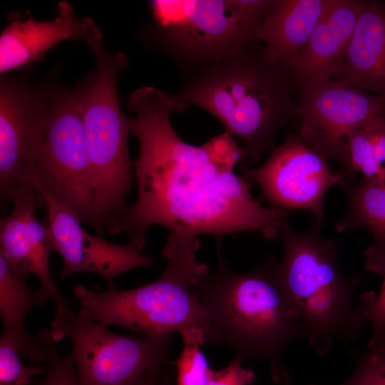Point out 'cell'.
<instances>
[{
    "label": "cell",
    "mask_w": 385,
    "mask_h": 385,
    "mask_svg": "<svg viewBox=\"0 0 385 385\" xmlns=\"http://www.w3.org/2000/svg\"><path fill=\"white\" fill-rule=\"evenodd\" d=\"M128 105L136 114L128 123L140 146L133 162L137 200L119 228L129 245L141 251L154 225L173 232L210 234L217 244L224 235L240 232L279 237L289 211L264 207L252 197L247 179L234 171L245 152L227 132L201 146L185 143L170 115L188 106L153 86L136 89Z\"/></svg>",
    "instance_id": "6da1fadb"
},
{
    "label": "cell",
    "mask_w": 385,
    "mask_h": 385,
    "mask_svg": "<svg viewBox=\"0 0 385 385\" xmlns=\"http://www.w3.org/2000/svg\"><path fill=\"white\" fill-rule=\"evenodd\" d=\"M277 261L268 258L253 270L231 272L219 254L215 270L191 286L207 318V344L223 346L238 356L267 361L272 381L291 385L282 361L284 350L308 333L277 276Z\"/></svg>",
    "instance_id": "7a4b0ae2"
},
{
    "label": "cell",
    "mask_w": 385,
    "mask_h": 385,
    "mask_svg": "<svg viewBox=\"0 0 385 385\" xmlns=\"http://www.w3.org/2000/svg\"><path fill=\"white\" fill-rule=\"evenodd\" d=\"M292 72L270 61L262 48L251 46L231 58L205 66L180 92L178 102L198 106L217 118L256 162L272 149L278 130L298 124L292 99Z\"/></svg>",
    "instance_id": "3957f363"
},
{
    "label": "cell",
    "mask_w": 385,
    "mask_h": 385,
    "mask_svg": "<svg viewBox=\"0 0 385 385\" xmlns=\"http://www.w3.org/2000/svg\"><path fill=\"white\" fill-rule=\"evenodd\" d=\"M200 246L197 235L170 232L162 250L168 262L160 277L126 290L114 286L96 292L77 284L78 312L108 328L123 327L144 337L201 328L207 342L205 311L191 289L210 271L197 260Z\"/></svg>",
    "instance_id": "277c9868"
},
{
    "label": "cell",
    "mask_w": 385,
    "mask_h": 385,
    "mask_svg": "<svg viewBox=\"0 0 385 385\" xmlns=\"http://www.w3.org/2000/svg\"><path fill=\"white\" fill-rule=\"evenodd\" d=\"M320 228L316 221L297 232L287 222L279 235L284 255L277 261L276 272L307 330V342L317 354H324L334 338L352 341L359 336L364 322L353 308L352 298L363 275L343 274L337 245L324 237Z\"/></svg>",
    "instance_id": "5b68a950"
},
{
    "label": "cell",
    "mask_w": 385,
    "mask_h": 385,
    "mask_svg": "<svg viewBox=\"0 0 385 385\" xmlns=\"http://www.w3.org/2000/svg\"><path fill=\"white\" fill-rule=\"evenodd\" d=\"M96 61V71L83 79L82 111L84 133L95 188L96 234L120 232L129 205L133 162L128 139L129 117L121 111L118 95L119 73L128 66L126 56L111 53L101 31L86 40Z\"/></svg>",
    "instance_id": "8992f818"
},
{
    "label": "cell",
    "mask_w": 385,
    "mask_h": 385,
    "mask_svg": "<svg viewBox=\"0 0 385 385\" xmlns=\"http://www.w3.org/2000/svg\"><path fill=\"white\" fill-rule=\"evenodd\" d=\"M83 91V80L72 88L48 91L46 131L34 181L39 192L70 208L94 229L96 194L84 133Z\"/></svg>",
    "instance_id": "52a82bcc"
},
{
    "label": "cell",
    "mask_w": 385,
    "mask_h": 385,
    "mask_svg": "<svg viewBox=\"0 0 385 385\" xmlns=\"http://www.w3.org/2000/svg\"><path fill=\"white\" fill-rule=\"evenodd\" d=\"M50 332L54 342L71 341L80 385H135L167 361L172 336L116 334L67 305L56 307Z\"/></svg>",
    "instance_id": "ba28073f"
},
{
    "label": "cell",
    "mask_w": 385,
    "mask_h": 385,
    "mask_svg": "<svg viewBox=\"0 0 385 385\" xmlns=\"http://www.w3.org/2000/svg\"><path fill=\"white\" fill-rule=\"evenodd\" d=\"M153 16L175 53L211 66L250 48L263 23L236 0H155Z\"/></svg>",
    "instance_id": "9c48e42d"
},
{
    "label": "cell",
    "mask_w": 385,
    "mask_h": 385,
    "mask_svg": "<svg viewBox=\"0 0 385 385\" xmlns=\"http://www.w3.org/2000/svg\"><path fill=\"white\" fill-rule=\"evenodd\" d=\"M48 93L19 78L0 83V196L1 205L38 192L34 170L43 145Z\"/></svg>",
    "instance_id": "30bf717a"
},
{
    "label": "cell",
    "mask_w": 385,
    "mask_h": 385,
    "mask_svg": "<svg viewBox=\"0 0 385 385\" xmlns=\"http://www.w3.org/2000/svg\"><path fill=\"white\" fill-rule=\"evenodd\" d=\"M297 135L326 160L347 167L346 139L354 130L385 117V98L336 80H297Z\"/></svg>",
    "instance_id": "8fae6325"
},
{
    "label": "cell",
    "mask_w": 385,
    "mask_h": 385,
    "mask_svg": "<svg viewBox=\"0 0 385 385\" xmlns=\"http://www.w3.org/2000/svg\"><path fill=\"white\" fill-rule=\"evenodd\" d=\"M242 171L247 180L258 185L262 199L272 207L309 210L319 222L324 216L326 194L344 180L297 134L287 135L261 165Z\"/></svg>",
    "instance_id": "7c38bea8"
},
{
    "label": "cell",
    "mask_w": 385,
    "mask_h": 385,
    "mask_svg": "<svg viewBox=\"0 0 385 385\" xmlns=\"http://www.w3.org/2000/svg\"><path fill=\"white\" fill-rule=\"evenodd\" d=\"M44 218L52 252L63 260L61 278L79 272H92L101 276L108 287H114L119 274L137 267H147L151 257L128 243L118 245L103 236L88 233L81 225L77 215L68 207L40 192Z\"/></svg>",
    "instance_id": "4fadbf2b"
},
{
    "label": "cell",
    "mask_w": 385,
    "mask_h": 385,
    "mask_svg": "<svg viewBox=\"0 0 385 385\" xmlns=\"http://www.w3.org/2000/svg\"><path fill=\"white\" fill-rule=\"evenodd\" d=\"M13 203L9 215L0 221V256L26 275L36 276L40 287L56 307L66 305L68 300L57 288L50 270L52 249L47 226L36 215L43 207L40 192L17 197Z\"/></svg>",
    "instance_id": "5bb4252c"
},
{
    "label": "cell",
    "mask_w": 385,
    "mask_h": 385,
    "mask_svg": "<svg viewBox=\"0 0 385 385\" xmlns=\"http://www.w3.org/2000/svg\"><path fill=\"white\" fill-rule=\"evenodd\" d=\"M99 29L90 17H78L67 1L58 4L57 16L48 21L14 19L0 36V73L29 66L65 40L85 41Z\"/></svg>",
    "instance_id": "9a60e30c"
},
{
    "label": "cell",
    "mask_w": 385,
    "mask_h": 385,
    "mask_svg": "<svg viewBox=\"0 0 385 385\" xmlns=\"http://www.w3.org/2000/svg\"><path fill=\"white\" fill-rule=\"evenodd\" d=\"M361 4L358 0H331L290 68L295 81L336 80L342 69Z\"/></svg>",
    "instance_id": "2e32d148"
},
{
    "label": "cell",
    "mask_w": 385,
    "mask_h": 385,
    "mask_svg": "<svg viewBox=\"0 0 385 385\" xmlns=\"http://www.w3.org/2000/svg\"><path fill=\"white\" fill-rule=\"evenodd\" d=\"M336 81L385 98V3L362 1Z\"/></svg>",
    "instance_id": "e0dca14e"
},
{
    "label": "cell",
    "mask_w": 385,
    "mask_h": 385,
    "mask_svg": "<svg viewBox=\"0 0 385 385\" xmlns=\"http://www.w3.org/2000/svg\"><path fill=\"white\" fill-rule=\"evenodd\" d=\"M27 276L0 256L1 334L15 345L21 358L38 364L45 361L54 342L50 329H43L36 336L30 334L25 328V320L34 308L42 307L49 298L41 287L31 292L26 282Z\"/></svg>",
    "instance_id": "ac0fdd59"
},
{
    "label": "cell",
    "mask_w": 385,
    "mask_h": 385,
    "mask_svg": "<svg viewBox=\"0 0 385 385\" xmlns=\"http://www.w3.org/2000/svg\"><path fill=\"white\" fill-rule=\"evenodd\" d=\"M330 2L279 0L266 16L258 34V40L264 43L265 56L290 70Z\"/></svg>",
    "instance_id": "d6986e66"
},
{
    "label": "cell",
    "mask_w": 385,
    "mask_h": 385,
    "mask_svg": "<svg viewBox=\"0 0 385 385\" xmlns=\"http://www.w3.org/2000/svg\"><path fill=\"white\" fill-rule=\"evenodd\" d=\"M339 185L346 195L348 209L337 222L336 230L344 232L366 227L373 242L365 250V268L385 273V184L363 178L355 183L342 180Z\"/></svg>",
    "instance_id": "ffe728a7"
},
{
    "label": "cell",
    "mask_w": 385,
    "mask_h": 385,
    "mask_svg": "<svg viewBox=\"0 0 385 385\" xmlns=\"http://www.w3.org/2000/svg\"><path fill=\"white\" fill-rule=\"evenodd\" d=\"M183 347L175 361L176 385H207L214 373L200 349L206 342L205 331L193 327L180 333Z\"/></svg>",
    "instance_id": "44dd1931"
},
{
    "label": "cell",
    "mask_w": 385,
    "mask_h": 385,
    "mask_svg": "<svg viewBox=\"0 0 385 385\" xmlns=\"http://www.w3.org/2000/svg\"><path fill=\"white\" fill-rule=\"evenodd\" d=\"M15 345L5 336H0V385H31L34 376L44 374L46 367L38 364L24 365Z\"/></svg>",
    "instance_id": "7402d4cb"
},
{
    "label": "cell",
    "mask_w": 385,
    "mask_h": 385,
    "mask_svg": "<svg viewBox=\"0 0 385 385\" xmlns=\"http://www.w3.org/2000/svg\"><path fill=\"white\" fill-rule=\"evenodd\" d=\"M338 385H385V344L369 342L356 359L353 373Z\"/></svg>",
    "instance_id": "603a6c76"
},
{
    "label": "cell",
    "mask_w": 385,
    "mask_h": 385,
    "mask_svg": "<svg viewBox=\"0 0 385 385\" xmlns=\"http://www.w3.org/2000/svg\"><path fill=\"white\" fill-rule=\"evenodd\" d=\"M356 312L364 322L369 321L372 325L373 334L369 342L385 344V277L378 293L368 292L361 296Z\"/></svg>",
    "instance_id": "cb8c5ba5"
},
{
    "label": "cell",
    "mask_w": 385,
    "mask_h": 385,
    "mask_svg": "<svg viewBox=\"0 0 385 385\" xmlns=\"http://www.w3.org/2000/svg\"><path fill=\"white\" fill-rule=\"evenodd\" d=\"M44 363L46 371L38 385H80L72 358L61 356L54 344L48 349Z\"/></svg>",
    "instance_id": "d4e9b609"
},
{
    "label": "cell",
    "mask_w": 385,
    "mask_h": 385,
    "mask_svg": "<svg viewBox=\"0 0 385 385\" xmlns=\"http://www.w3.org/2000/svg\"><path fill=\"white\" fill-rule=\"evenodd\" d=\"M242 358L237 356L225 368L215 370L207 385H254L257 376L250 367H244Z\"/></svg>",
    "instance_id": "484cf974"
},
{
    "label": "cell",
    "mask_w": 385,
    "mask_h": 385,
    "mask_svg": "<svg viewBox=\"0 0 385 385\" xmlns=\"http://www.w3.org/2000/svg\"><path fill=\"white\" fill-rule=\"evenodd\" d=\"M158 369H153L145 374L135 385H157Z\"/></svg>",
    "instance_id": "4316f807"
},
{
    "label": "cell",
    "mask_w": 385,
    "mask_h": 385,
    "mask_svg": "<svg viewBox=\"0 0 385 385\" xmlns=\"http://www.w3.org/2000/svg\"><path fill=\"white\" fill-rule=\"evenodd\" d=\"M160 385H173L170 377L168 374L162 375L160 380Z\"/></svg>",
    "instance_id": "83f0119b"
},
{
    "label": "cell",
    "mask_w": 385,
    "mask_h": 385,
    "mask_svg": "<svg viewBox=\"0 0 385 385\" xmlns=\"http://www.w3.org/2000/svg\"><path fill=\"white\" fill-rule=\"evenodd\" d=\"M31 385H38V384H36L34 383V384H31Z\"/></svg>",
    "instance_id": "f1b7e54d"
}]
</instances>
